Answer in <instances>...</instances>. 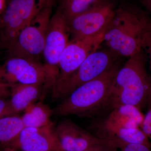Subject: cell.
Segmentation results:
<instances>
[{
    "label": "cell",
    "instance_id": "44dd1931",
    "mask_svg": "<svg viewBox=\"0 0 151 151\" xmlns=\"http://www.w3.org/2000/svg\"><path fill=\"white\" fill-rule=\"evenodd\" d=\"M142 48L145 52L147 57H148L151 70V28L148 30L144 36Z\"/></svg>",
    "mask_w": 151,
    "mask_h": 151
},
{
    "label": "cell",
    "instance_id": "ba28073f",
    "mask_svg": "<svg viewBox=\"0 0 151 151\" xmlns=\"http://www.w3.org/2000/svg\"><path fill=\"white\" fill-rule=\"evenodd\" d=\"M115 11L110 0H102L75 17L67 24L71 40H81L105 31Z\"/></svg>",
    "mask_w": 151,
    "mask_h": 151
},
{
    "label": "cell",
    "instance_id": "6da1fadb",
    "mask_svg": "<svg viewBox=\"0 0 151 151\" xmlns=\"http://www.w3.org/2000/svg\"><path fill=\"white\" fill-rule=\"evenodd\" d=\"M151 28V17L147 11L124 3L116 9L104 42L118 56L131 57L142 49L143 37Z\"/></svg>",
    "mask_w": 151,
    "mask_h": 151
},
{
    "label": "cell",
    "instance_id": "f1b7e54d",
    "mask_svg": "<svg viewBox=\"0 0 151 151\" xmlns=\"http://www.w3.org/2000/svg\"></svg>",
    "mask_w": 151,
    "mask_h": 151
},
{
    "label": "cell",
    "instance_id": "8fae6325",
    "mask_svg": "<svg viewBox=\"0 0 151 151\" xmlns=\"http://www.w3.org/2000/svg\"><path fill=\"white\" fill-rule=\"evenodd\" d=\"M55 133L63 151H84L99 144H106L116 149L115 141L98 138L70 119L60 122L55 128Z\"/></svg>",
    "mask_w": 151,
    "mask_h": 151
},
{
    "label": "cell",
    "instance_id": "4fadbf2b",
    "mask_svg": "<svg viewBox=\"0 0 151 151\" xmlns=\"http://www.w3.org/2000/svg\"><path fill=\"white\" fill-rule=\"evenodd\" d=\"M44 88L42 84H12L10 101L16 114L24 111L40 97L42 98Z\"/></svg>",
    "mask_w": 151,
    "mask_h": 151
},
{
    "label": "cell",
    "instance_id": "8992f818",
    "mask_svg": "<svg viewBox=\"0 0 151 151\" xmlns=\"http://www.w3.org/2000/svg\"><path fill=\"white\" fill-rule=\"evenodd\" d=\"M105 32L81 40L68 42L60 58L59 76L51 94L52 100L62 99L68 81L86 57L98 50L104 41Z\"/></svg>",
    "mask_w": 151,
    "mask_h": 151
},
{
    "label": "cell",
    "instance_id": "5b68a950",
    "mask_svg": "<svg viewBox=\"0 0 151 151\" xmlns=\"http://www.w3.org/2000/svg\"><path fill=\"white\" fill-rule=\"evenodd\" d=\"M69 36L68 26L58 9L50 19L42 53L47 75L44 95L47 90L52 93L54 90L59 76L60 58L69 42Z\"/></svg>",
    "mask_w": 151,
    "mask_h": 151
},
{
    "label": "cell",
    "instance_id": "d4e9b609",
    "mask_svg": "<svg viewBox=\"0 0 151 151\" xmlns=\"http://www.w3.org/2000/svg\"><path fill=\"white\" fill-rule=\"evenodd\" d=\"M139 1L151 17V0H139Z\"/></svg>",
    "mask_w": 151,
    "mask_h": 151
},
{
    "label": "cell",
    "instance_id": "e0dca14e",
    "mask_svg": "<svg viewBox=\"0 0 151 151\" xmlns=\"http://www.w3.org/2000/svg\"><path fill=\"white\" fill-rule=\"evenodd\" d=\"M24 128L21 117L17 115L0 118V144L5 147Z\"/></svg>",
    "mask_w": 151,
    "mask_h": 151
},
{
    "label": "cell",
    "instance_id": "9a60e30c",
    "mask_svg": "<svg viewBox=\"0 0 151 151\" xmlns=\"http://www.w3.org/2000/svg\"><path fill=\"white\" fill-rule=\"evenodd\" d=\"M53 110L42 101L30 105L24 111L21 119L24 127L38 128L51 124Z\"/></svg>",
    "mask_w": 151,
    "mask_h": 151
},
{
    "label": "cell",
    "instance_id": "2e32d148",
    "mask_svg": "<svg viewBox=\"0 0 151 151\" xmlns=\"http://www.w3.org/2000/svg\"><path fill=\"white\" fill-rule=\"evenodd\" d=\"M36 60L23 58H9L0 65V84H17L25 70Z\"/></svg>",
    "mask_w": 151,
    "mask_h": 151
},
{
    "label": "cell",
    "instance_id": "3957f363",
    "mask_svg": "<svg viewBox=\"0 0 151 151\" xmlns=\"http://www.w3.org/2000/svg\"><path fill=\"white\" fill-rule=\"evenodd\" d=\"M147 55L142 49L129 58L116 75L106 112L120 105H134L140 110L151 101V79L147 69Z\"/></svg>",
    "mask_w": 151,
    "mask_h": 151
},
{
    "label": "cell",
    "instance_id": "4316f807",
    "mask_svg": "<svg viewBox=\"0 0 151 151\" xmlns=\"http://www.w3.org/2000/svg\"><path fill=\"white\" fill-rule=\"evenodd\" d=\"M0 151H17L15 149L13 148L9 147H6L3 149L2 150Z\"/></svg>",
    "mask_w": 151,
    "mask_h": 151
},
{
    "label": "cell",
    "instance_id": "484cf974",
    "mask_svg": "<svg viewBox=\"0 0 151 151\" xmlns=\"http://www.w3.org/2000/svg\"><path fill=\"white\" fill-rule=\"evenodd\" d=\"M5 9V3L4 0H0V12L4 10Z\"/></svg>",
    "mask_w": 151,
    "mask_h": 151
},
{
    "label": "cell",
    "instance_id": "30bf717a",
    "mask_svg": "<svg viewBox=\"0 0 151 151\" xmlns=\"http://www.w3.org/2000/svg\"><path fill=\"white\" fill-rule=\"evenodd\" d=\"M22 151H63L53 123L44 127H24L13 141L4 147Z\"/></svg>",
    "mask_w": 151,
    "mask_h": 151
},
{
    "label": "cell",
    "instance_id": "d6986e66",
    "mask_svg": "<svg viewBox=\"0 0 151 151\" xmlns=\"http://www.w3.org/2000/svg\"><path fill=\"white\" fill-rule=\"evenodd\" d=\"M116 141L117 149H120L121 151H151V147L143 144H131Z\"/></svg>",
    "mask_w": 151,
    "mask_h": 151
},
{
    "label": "cell",
    "instance_id": "ffe728a7",
    "mask_svg": "<svg viewBox=\"0 0 151 151\" xmlns=\"http://www.w3.org/2000/svg\"><path fill=\"white\" fill-rule=\"evenodd\" d=\"M17 115L13 109L10 100L0 98V118Z\"/></svg>",
    "mask_w": 151,
    "mask_h": 151
},
{
    "label": "cell",
    "instance_id": "cb8c5ba5",
    "mask_svg": "<svg viewBox=\"0 0 151 151\" xmlns=\"http://www.w3.org/2000/svg\"><path fill=\"white\" fill-rule=\"evenodd\" d=\"M10 84H0V98H7L10 97Z\"/></svg>",
    "mask_w": 151,
    "mask_h": 151
},
{
    "label": "cell",
    "instance_id": "7a4b0ae2",
    "mask_svg": "<svg viewBox=\"0 0 151 151\" xmlns=\"http://www.w3.org/2000/svg\"><path fill=\"white\" fill-rule=\"evenodd\" d=\"M122 66L118 61L100 76L78 86L52 109L53 114L59 117L76 115L81 118L103 116L116 75Z\"/></svg>",
    "mask_w": 151,
    "mask_h": 151
},
{
    "label": "cell",
    "instance_id": "5bb4252c",
    "mask_svg": "<svg viewBox=\"0 0 151 151\" xmlns=\"http://www.w3.org/2000/svg\"><path fill=\"white\" fill-rule=\"evenodd\" d=\"M97 137L108 140L119 141L131 144H143L151 147L148 138L139 127L95 128Z\"/></svg>",
    "mask_w": 151,
    "mask_h": 151
},
{
    "label": "cell",
    "instance_id": "277c9868",
    "mask_svg": "<svg viewBox=\"0 0 151 151\" xmlns=\"http://www.w3.org/2000/svg\"><path fill=\"white\" fill-rule=\"evenodd\" d=\"M52 5L53 0H45L29 24L7 48L9 58L35 60L42 54L52 17Z\"/></svg>",
    "mask_w": 151,
    "mask_h": 151
},
{
    "label": "cell",
    "instance_id": "83f0119b",
    "mask_svg": "<svg viewBox=\"0 0 151 151\" xmlns=\"http://www.w3.org/2000/svg\"><path fill=\"white\" fill-rule=\"evenodd\" d=\"M1 47H2L1 45V42H0V48H1Z\"/></svg>",
    "mask_w": 151,
    "mask_h": 151
},
{
    "label": "cell",
    "instance_id": "9c48e42d",
    "mask_svg": "<svg viewBox=\"0 0 151 151\" xmlns=\"http://www.w3.org/2000/svg\"><path fill=\"white\" fill-rule=\"evenodd\" d=\"M118 56L110 50H97L89 55L68 81L61 99L110 69L119 61Z\"/></svg>",
    "mask_w": 151,
    "mask_h": 151
},
{
    "label": "cell",
    "instance_id": "603a6c76",
    "mask_svg": "<svg viewBox=\"0 0 151 151\" xmlns=\"http://www.w3.org/2000/svg\"><path fill=\"white\" fill-rule=\"evenodd\" d=\"M82 151H117L116 149L112 146L104 144H99L90 147Z\"/></svg>",
    "mask_w": 151,
    "mask_h": 151
},
{
    "label": "cell",
    "instance_id": "ac0fdd59",
    "mask_svg": "<svg viewBox=\"0 0 151 151\" xmlns=\"http://www.w3.org/2000/svg\"><path fill=\"white\" fill-rule=\"evenodd\" d=\"M102 0H61L58 9L67 24L75 17Z\"/></svg>",
    "mask_w": 151,
    "mask_h": 151
},
{
    "label": "cell",
    "instance_id": "7402d4cb",
    "mask_svg": "<svg viewBox=\"0 0 151 151\" xmlns=\"http://www.w3.org/2000/svg\"><path fill=\"white\" fill-rule=\"evenodd\" d=\"M142 131L148 138L151 139V108L144 117L142 124Z\"/></svg>",
    "mask_w": 151,
    "mask_h": 151
},
{
    "label": "cell",
    "instance_id": "7c38bea8",
    "mask_svg": "<svg viewBox=\"0 0 151 151\" xmlns=\"http://www.w3.org/2000/svg\"><path fill=\"white\" fill-rule=\"evenodd\" d=\"M101 117L93 123L92 129L139 127L144 119L139 108L129 104L120 105Z\"/></svg>",
    "mask_w": 151,
    "mask_h": 151
},
{
    "label": "cell",
    "instance_id": "52a82bcc",
    "mask_svg": "<svg viewBox=\"0 0 151 151\" xmlns=\"http://www.w3.org/2000/svg\"><path fill=\"white\" fill-rule=\"evenodd\" d=\"M45 0H11L0 18V42L8 48Z\"/></svg>",
    "mask_w": 151,
    "mask_h": 151
}]
</instances>
